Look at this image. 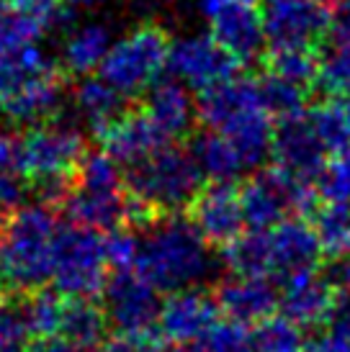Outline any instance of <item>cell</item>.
<instances>
[{
  "instance_id": "1",
  "label": "cell",
  "mask_w": 350,
  "mask_h": 352,
  "mask_svg": "<svg viewBox=\"0 0 350 352\" xmlns=\"http://www.w3.org/2000/svg\"><path fill=\"white\" fill-rule=\"evenodd\" d=\"M136 273L160 294L196 288L214 273L212 245L191 219L178 214L160 216L145 226Z\"/></svg>"
},
{
  "instance_id": "2",
  "label": "cell",
  "mask_w": 350,
  "mask_h": 352,
  "mask_svg": "<svg viewBox=\"0 0 350 352\" xmlns=\"http://www.w3.org/2000/svg\"><path fill=\"white\" fill-rule=\"evenodd\" d=\"M59 232L57 214L44 201L13 211L0 236V288L23 296L44 288L54 273Z\"/></svg>"
},
{
  "instance_id": "3",
  "label": "cell",
  "mask_w": 350,
  "mask_h": 352,
  "mask_svg": "<svg viewBox=\"0 0 350 352\" xmlns=\"http://www.w3.org/2000/svg\"><path fill=\"white\" fill-rule=\"evenodd\" d=\"M198 121L212 131H219L240 149L250 170L271 157L273 124L271 111L260 96V82L253 78L224 80L214 88L198 93Z\"/></svg>"
},
{
  "instance_id": "4",
  "label": "cell",
  "mask_w": 350,
  "mask_h": 352,
  "mask_svg": "<svg viewBox=\"0 0 350 352\" xmlns=\"http://www.w3.org/2000/svg\"><path fill=\"white\" fill-rule=\"evenodd\" d=\"M204 180L191 149L165 144L150 160L129 167V221L145 229L160 216L178 214L194 204Z\"/></svg>"
},
{
  "instance_id": "5",
  "label": "cell",
  "mask_w": 350,
  "mask_h": 352,
  "mask_svg": "<svg viewBox=\"0 0 350 352\" xmlns=\"http://www.w3.org/2000/svg\"><path fill=\"white\" fill-rule=\"evenodd\" d=\"M21 142V175L39 188L44 204L62 206L88 155L83 131L75 124L52 118L29 126Z\"/></svg>"
},
{
  "instance_id": "6",
  "label": "cell",
  "mask_w": 350,
  "mask_h": 352,
  "mask_svg": "<svg viewBox=\"0 0 350 352\" xmlns=\"http://www.w3.org/2000/svg\"><path fill=\"white\" fill-rule=\"evenodd\" d=\"M170 36L157 23H139L111 44L98 75L124 96L134 98L155 88L170 57Z\"/></svg>"
},
{
  "instance_id": "7",
  "label": "cell",
  "mask_w": 350,
  "mask_h": 352,
  "mask_svg": "<svg viewBox=\"0 0 350 352\" xmlns=\"http://www.w3.org/2000/svg\"><path fill=\"white\" fill-rule=\"evenodd\" d=\"M245 221L250 229L268 232L291 216L314 214L320 206L317 188L309 180L286 173L281 167H265L250 175L240 188Z\"/></svg>"
},
{
  "instance_id": "8",
  "label": "cell",
  "mask_w": 350,
  "mask_h": 352,
  "mask_svg": "<svg viewBox=\"0 0 350 352\" xmlns=\"http://www.w3.org/2000/svg\"><path fill=\"white\" fill-rule=\"evenodd\" d=\"M103 234L85 226H62L52 285L65 298H98L108 283Z\"/></svg>"
},
{
  "instance_id": "9",
  "label": "cell",
  "mask_w": 350,
  "mask_h": 352,
  "mask_svg": "<svg viewBox=\"0 0 350 352\" xmlns=\"http://www.w3.org/2000/svg\"><path fill=\"white\" fill-rule=\"evenodd\" d=\"M237 59L212 34H188L170 44L167 72L185 88L204 93L237 75Z\"/></svg>"
},
{
  "instance_id": "10",
  "label": "cell",
  "mask_w": 350,
  "mask_h": 352,
  "mask_svg": "<svg viewBox=\"0 0 350 352\" xmlns=\"http://www.w3.org/2000/svg\"><path fill=\"white\" fill-rule=\"evenodd\" d=\"M65 103V72L57 65H47L31 75H23L0 93V116L10 124L37 126L57 118Z\"/></svg>"
},
{
  "instance_id": "11",
  "label": "cell",
  "mask_w": 350,
  "mask_h": 352,
  "mask_svg": "<svg viewBox=\"0 0 350 352\" xmlns=\"http://www.w3.org/2000/svg\"><path fill=\"white\" fill-rule=\"evenodd\" d=\"M103 309L111 327L121 334H152L160 322V291L136 273H114L103 291Z\"/></svg>"
},
{
  "instance_id": "12",
  "label": "cell",
  "mask_w": 350,
  "mask_h": 352,
  "mask_svg": "<svg viewBox=\"0 0 350 352\" xmlns=\"http://www.w3.org/2000/svg\"><path fill=\"white\" fill-rule=\"evenodd\" d=\"M262 21L271 47H317L330 36L332 10L314 0H265Z\"/></svg>"
},
{
  "instance_id": "13",
  "label": "cell",
  "mask_w": 350,
  "mask_h": 352,
  "mask_svg": "<svg viewBox=\"0 0 350 352\" xmlns=\"http://www.w3.org/2000/svg\"><path fill=\"white\" fill-rule=\"evenodd\" d=\"M191 221L209 245L227 247L245 232V208L234 183H209L191 206Z\"/></svg>"
},
{
  "instance_id": "14",
  "label": "cell",
  "mask_w": 350,
  "mask_h": 352,
  "mask_svg": "<svg viewBox=\"0 0 350 352\" xmlns=\"http://www.w3.org/2000/svg\"><path fill=\"white\" fill-rule=\"evenodd\" d=\"M216 324H219L216 298L196 285L167 294L163 301L157 332L167 342H204Z\"/></svg>"
},
{
  "instance_id": "15",
  "label": "cell",
  "mask_w": 350,
  "mask_h": 352,
  "mask_svg": "<svg viewBox=\"0 0 350 352\" xmlns=\"http://www.w3.org/2000/svg\"><path fill=\"white\" fill-rule=\"evenodd\" d=\"M327 155L330 152L320 142L307 113L281 118L276 124L271 147V157L276 167H281V170L302 177V180L314 183L317 175L322 173L325 162H327Z\"/></svg>"
},
{
  "instance_id": "16",
  "label": "cell",
  "mask_w": 350,
  "mask_h": 352,
  "mask_svg": "<svg viewBox=\"0 0 350 352\" xmlns=\"http://www.w3.org/2000/svg\"><path fill=\"white\" fill-rule=\"evenodd\" d=\"M271 239V265L273 275L286 283L291 278L307 273H317L325 250L320 245V236L304 216H291L278 226L268 229Z\"/></svg>"
},
{
  "instance_id": "17",
  "label": "cell",
  "mask_w": 350,
  "mask_h": 352,
  "mask_svg": "<svg viewBox=\"0 0 350 352\" xmlns=\"http://www.w3.org/2000/svg\"><path fill=\"white\" fill-rule=\"evenodd\" d=\"M101 149L116 160L121 167H134L145 162L160 149L170 144V139L155 126V121L147 116V111H124L114 118L103 131L96 134Z\"/></svg>"
},
{
  "instance_id": "18",
  "label": "cell",
  "mask_w": 350,
  "mask_h": 352,
  "mask_svg": "<svg viewBox=\"0 0 350 352\" xmlns=\"http://www.w3.org/2000/svg\"><path fill=\"white\" fill-rule=\"evenodd\" d=\"M209 19H212V36L237 59L240 67L265 57L268 31L262 10L255 8V3H234L216 10Z\"/></svg>"
},
{
  "instance_id": "19",
  "label": "cell",
  "mask_w": 350,
  "mask_h": 352,
  "mask_svg": "<svg viewBox=\"0 0 350 352\" xmlns=\"http://www.w3.org/2000/svg\"><path fill=\"white\" fill-rule=\"evenodd\" d=\"M338 301L340 291L327 280V275L307 273L283 283L278 309L302 329H322L332 319Z\"/></svg>"
},
{
  "instance_id": "20",
  "label": "cell",
  "mask_w": 350,
  "mask_h": 352,
  "mask_svg": "<svg viewBox=\"0 0 350 352\" xmlns=\"http://www.w3.org/2000/svg\"><path fill=\"white\" fill-rule=\"evenodd\" d=\"M62 211L70 224L85 226L93 232H114L129 224V190L127 188H93L72 183Z\"/></svg>"
},
{
  "instance_id": "21",
  "label": "cell",
  "mask_w": 350,
  "mask_h": 352,
  "mask_svg": "<svg viewBox=\"0 0 350 352\" xmlns=\"http://www.w3.org/2000/svg\"><path fill=\"white\" fill-rule=\"evenodd\" d=\"M214 298L224 319L245 327L271 319L281 303V294L273 288L271 278H247V275H232L222 280L216 285Z\"/></svg>"
},
{
  "instance_id": "22",
  "label": "cell",
  "mask_w": 350,
  "mask_h": 352,
  "mask_svg": "<svg viewBox=\"0 0 350 352\" xmlns=\"http://www.w3.org/2000/svg\"><path fill=\"white\" fill-rule=\"evenodd\" d=\"M145 111L167 139H181L191 134V129L198 121V100L194 98V90L185 88L175 78L160 80L147 93Z\"/></svg>"
},
{
  "instance_id": "23",
  "label": "cell",
  "mask_w": 350,
  "mask_h": 352,
  "mask_svg": "<svg viewBox=\"0 0 350 352\" xmlns=\"http://www.w3.org/2000/svg\"><path fill=\"white\" fill-rule=\"evenodd\" d=\"M111 31L103 23H83L70 31L62 41L59 65L75 78H90L101 69L108 50H111Z\"/></svg>"
},
{
  "instance_id": "24",
  "label": "cell",
  "mask_w": 350,
  "mask_h": 352,
  "mask_svg": "<svg viewBox=\"0 0 350 352\" xmlns=\"http://www.w3.org/2000/svg\"><path fill=\"white\" fill-rule=\"evenodd\" d=\"M191 152L209 183H234L237 177L250 170L245 157L240 155V149L224 134L212 131V129H206L204 134L194 139Z\"/></svg>"
},
{
  "instance_id": "25",
  "label": "cell",
  "mask_w": 350,
  "mask_h": 352,
  "mask_svg": "<svg viewBox=\"0 0 350 352\" xmlns=\"http://www.w3.org/2000/svg\"><path fill=\"white\" fill-rule=\"evenodd\" d=\"M108 324L106 309L98 306L96 298H68L59 337L83 352L101 350V344L108 340Z\"/></svg>"
},
{
  "instance_id": "26",
  "label": "cell",
  "mask_w": 350,
  "mask_h": 352,
  "mask_svg": "<svg viewBox=\"0 0 350 352\" xmlns=\"http://www.w3.org/2000/svg\"><path fill=\"white\" fill-rule=\"evenodd\" d=\"M72 103L78 116L85 121L93 131H103V129L124 113V96L119 93L114 85H108L106 80L101 78H83L78 82V88L72 93Z\"/></svg>"
},
{
  "instance_id": "27",
  "label": "cell",
  "mask_w": 350,
  "mask_h": 352,
  "mask_svg": "<svg viewBox=\"0 0 350 352\" xmlns=\"http://www.w3.org/2000/svg\"><path fill=\"white\" fill-rule=\"evenodd\" d=\"M224 265L232 275L247 278H271V239L262 229H247L234 242L224 247Z\"/></svg>"
},
{
  "instance_id": "28",
  "label": "cell",
  "mask_w": 350,
  "mask_h": 352,
  "mask_svg": "<svg viewBox=\"0 0 350 352\" xmlns=\"http://www.w3.org/2000/svg\"><path fill=\"white\" fill-rule=\"evenodd\" d=\"M19 309L23 314V322L29 327L31 337L49 340V337H59V332H62L68 298L54 288H39V291H31L23 296Z\"/></svg>"
},
{
  "instance_id": "29",
  "label": "cell",
  "mask_w": 350,
  "mask_h": 352,
  "mask_svg": "<svg viewBox=\"0 0 350 352\" xmlns=\"http://www.w3.org/2000/svg\"><path fill=\"white\" fill-rule=\"evenodd\" d=\"M262 59H265L268 75L289 80L302 88H309L317 82L320 54L314 47H271Z\"/></svg>"
},
{
  "instance_id": "30",
  "label": "cell",
  "mask_w": 350,
  "mask_h": 352,
  "mask_svg": "<svg viewBox=\"0 0 350 352\" xmlns=\"http://www.w3.org/2000/svg\"><path fill=\"white\" fill-rule=\"evenodd\" d=\"M311 226L320 236L325 257H340L350 252V204H325L320 201Z\"/></svg>"
},
{
  "instance_id": "31",
  "label": "cell",
  "mask_w": 350,
  "mask_h": 352,
  "mask_svg": "<svg viewBox=\"0 0 350 352\" xmlns=\"http://www.w3.org/2000/svg\"><path fill=\"white\" fill-rule=\"evenodd\" d=\"M307 116H309L317 137H320V142L330 155L350 147V126L340 98H325L311 111H307Z\"/></svg>"
},
{
  "instance_id": "32",
  "label": "cell",
  "mask_w": 350,
  "mask_h": 352,
  "mask_svg": "<svg viewBox=\"0 0 350 352\" xmlns=\"http://www.w3.org/2000/svg\"><path fill=\"white\" fill-rule=\"evenodd\" d=\"M260 82V96H262V103L265 108L271 111L273 118H291V116H299V113H307L304 106H307V90L309 88H302V85H294L289 80H281L276 78V75H262L258 78Z\"/></svg>"
},
{
  "instance_id": "33",
  "label": "cell",
  "mask_w": 350,
  "mask_h": 352,
  "mask_svg": "<svg viewBox=\"0 0 350 352\" xmlns=\"http://www.w3.org/2000/svg\"><path fill=\"white\" fill-rule=\"evenodd\" d=\"M253 342L255 352H307L302 327L289 322L286 316H271L255 324Z\"/></svg>"
},
{
  "instance_id": "34",
  "label": "cell",
  "mask_w": 350,
  "mask_h": 352,
  "mask_svg": "<svg viewBox=\"0 0 350 352\" xmlns=\"http://www.w3.org/2000/svg\"><path fill=\"white\" fill-rule=\"evenodd\" d=\"M327 98H345L350 96V47L348 44H335L320 54V72H317V82Z\"/></svg>"
},
{
  "instance_id": "35",
  "label": "cell",
  "mask_w": 350,
  "mask_h": 352,
  "mask_svg": "<svg viewBox=\"0 0 350 352\" xmlns=\"http://www.w3.org/2000/svg\"><path fill=\"white\" fill-rule=\"evenodd\" d=\"M314 188L325 204H350V147L327 157Z\"/></svg>"
},
{
  "instance_id": "36",
  "label": "cell",
  "mask_w": 350,
  "mask_h": 352,
  "mask_svg": "<svg viewBox=\"0 0 350 352\" xmlns=\"http://www.w3.org/2000/svg\"><path fill=\"white\" fill-rule=\"evenodd\" d=\"M307 352H350V294H340L332 319L307 340Z\"/></svg>"
},
{
  "instance_id": "37",
  "label": "cell",
  "mask_w": 350,
  "mask_h": 352,
  "mask_svg": "<svg viewBox=\"0 0 350 352\" xmlns=\"http://www.w3.org/2000/svg\"><path fill=\"white\" fill-rule=\"evenodd\" d=\"M0 10H13L21 16L39 21L47 31L65 29L72 19V6L68 0H0Z\"/></svg>"
},
{
  "instance_id": "38",
  "label": "cell",
  "mask_w": 350,
  "mask_h": 352,
  "mask_svg": "<svg viewBox=\"0 0 350 352\" xmlns=\"http://www.w3.org/2000/svg\"><path fill=\"white\" fill-rule=\"evenodd\" d=\"M44 34L47 29L39 21L13 13V10H0V54H13L23 47H31Z\"/></svg>"
},
{
  "instance_id": "39",
  "label": "cell",
  "mask_w": 350,
  "mask_h": 352,
  "mask_svg": "<svg viewBox=\"0 0 350 352\" xmlns=\"http://www.w3.org/2000/svg\"><path fill=\"white\" fill-rule=\"evenodd\" d=\"M103 247H106L108 267H111L114 273L136 270L139 252H142V236H136L132 229L119 226V229H114V232H106V236H103Z\"/></svg>"
},
{
  "instance_id": "40",
  "label": "cell",
  "mask_w": 350,
  "mask_h": 352,
  "mask_svg": "<svg viewBox=\"0 0 350 352\" xmlns=\"http://www.w3.org/2000/svg\"><path fill=\"white\" fill-rule=\"evenodd\" d=\"M204 352H255L253 332L237 322H219L204 340Z\"/></svg>"
},
{
  "instance_id": "41",
  "label": "cell",
  "mask_w": 350,
  "mask_h": 352,
  "mask_svg": "<svg viewBox=\"0 0 350 352\" xmlns=\"http://www.w3.org/2000/svg\"><path fill=\"white\" fill-rule=\"evenodd\" d=\"M31 332L21 309L3 306L0 309V352H29Z\"/></svg>"
},
{
  "instance_id": "42",
  "label": "cell",
  "mask_w": 350,
  "mask_h": 352,
  "mask_svg": "<svg viewBox=\"0 0 350 352\" xmlns=\"http://www.w3.org/2000/svg\"><path fill=\"white\" fill-rule=\"evenodd\" d=\"M98 352H163L160 340L152 334H121L116 332L101 344Z\"/></svg>"
},
{
  "instance_id": "43",
  "label": "cell",
  "mask_w": 350,
  "mask_h": 352,
  "mask_svg": "<svg viewBox=\"0 0 350 352\" xmlns=\"http://www.w3.org/2000/svg\"><path fill=\"white\" fill-rule=\"evenodd\" d=\"M23 196H26V186H23L19 173L0 170V214L19 211L23 206Z\"/></svg>"
},
{
  "instance_id": "44",
  "label": "cell",
  "mask_w": 350,
  "mask_h": 352,
  "mask_svg": "<svg viewBox=\"0 0 350 352\" xmlns=\"http://www.w3.org/2000/svg\"><path fill=\"white\" fill-rule=\"evenodd\" d=\"M21 152H23L21 134L0 131V170H10L21 175Z\"/></svg>"
},
{
  "instance_id": "45",
  "label": "cell",
  "mask_w": 350,
  "mask_h": 352,
  "mask_svg": "<svg viewBox=\"0 0 350 352\" xmlns=\"http://www.w3.org/2000/svg\"><path fill=\"white\" fill-rule=\"evenodd\" d=\"M327 41L350 47V0H338V10L332 13V29Z\"/></svg>"
},
{
  "instance_id": "46",
  "label": "cell",
  "mask_w": 350,
  "mask_h": 352,
  "mask_svg": "<svg viewBox=\"0 0 350 352\" xmlns=\"http://www.w3.org/2000/svg\"><path fill=\"white\" fill-rule=\"evenodd\" d=\"M327 280H330L340 294H350V252L340 254V257H332V265L327 270Z\"/></svg>"
},
{
  "instance_id": "47",
  "label": "cell",
  "mask_w": 350,
  "mask_h": 352,
  "mask_svg": "<svg viewBox=\"0 0 350 352\" xmlns=\"http://www.w3.org/2000/svg\"><path fill=\"white\" fill-rule=\"evenodd\" d=\"M29 352H83V350H78L75 344H70L62 337H49V340H37V342L31 344Z\"/></svg>"
},
{
  "instance_id": "48",
  "label": "cell",
  "mask_w": 350,
  "mask_h": 352,
  "mask_svg": "<svg viewBox=\"0 0 350 352\" xmlns=\"http://www.w3.org/2000/svg\"><path fill=\"white\" fill-rule=\"evenodd\" d=\"M198 3V10L206 13V16H214L216 10L227 8V6H234V3H258V0H196Z\"/></svg>"
},
{
  "instance_id": "49",
  "label": "cell",
  "mask_w": 350,
  "mask_h": 352,
  "mask_svg": "<svg viewBox=\"0 0 350 352\" xmlns=\"http://www.w3.org/2000/svg\"><path fill=\"white\" fill-rule=\"evenodd\" d=\"M163 352H204V342H170Z\"/></svg>"
},
{
  "instance_id": "50",
  "label": "cell",
  "mask_w": 350,
  "mask_h": 352,
  "mask_svg": "<svg viewBox=\"0 0 350 352\" xmlns=\"http://www.w3.org/2000/svg\"><path fill=\"white\" fill-rule=\"evenodd\" d=\"M70 6H80V8H90V6H101L106 0H68Z\"/></svg>"
},
{
  "instance_id": "51",
  "label": "cell",
  "mask_w": 350,
  "mask_h": 352,
  "mask_svg": "<svg viewBox=\"0 0 350 352\" xmlns=\"http://www.w3.org/2000/svg\"><path fill=\"white\" fill-rule=\"evenodd\" d=\"M342 100V108H345V118H348V126H350V96H345Z\"/></svg>"
},
{
  "instance_id": "52",
  "label": "cell",
  "mask_w": 350,
  "mask_h": 352,
  "mask_svg": "<svg viewBox=\"0 0 350 352\" xmlns=\"http://www.w3.org/2000/svg\"><path fill=\"white\" fill-rule=\"evenodd\" d=\"M314 3H322V6H327V8H330V6H338V0H314Z\"/></svg>"
},
{
  "instance_id": "53",
  "label": "cell",
  "mask_w": 350,
  "mask_h": 352,
  "mask_svg": "<svg viewBox=\"0 0 350 352\" xmlns=\"http://www.w3.org/2000/svg\"><path fill=\"white\" fill-rule=\"evenodd\" d=\"M3 232H6V219H3V214H0V236H3Z\"/></svg>"
},
{
  "instance_id": "54",
  "label": "cell",
  "mask_w": 350,
  "mask_h": 352,
  "mask_svg": "<svg viewBox=\"0 0 350 352\" xmlns=\"http://www.w3.org/2000/svg\"><path fill=\"white\" fill-rule=\"evenodd\" d=\"M3 306H6V303H3V288H0V309H3Z\"/></svg>"
}]
</instances>
